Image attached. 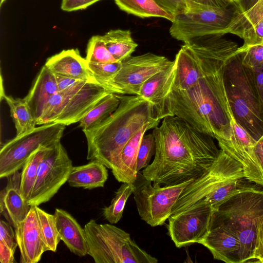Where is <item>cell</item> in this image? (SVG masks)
I'll return each instance as SVG.
<instances>
[{
    "instance_id": "cell-1",
    "label": "cell",
    "mask_w": 263,
    "mask_h": 263,
    "mask_svg": "<svg viewBox=\"0 0 263 263\" xmlns=\"http://www.w3.org/2000/svg\"><path fill=\"white\" fill-rule=\"evenodd\" d=\"M152 133L155 157L141 173L155 184L174 185L200 177L211 168L221 152L212 137L177 116L164 118Z\"/></svg>"
},
{
    "instance_id": "cell-2",
    "label": "cell",
    "mask_w": 263,
    "mask_h": 263,
    "mask_svg": "<svg viewBox=\"0 0 263 263\" xmlns=\"http://www.w3.org/2000/svg\"><path fill=\"white\" fill-rule=\"evenodd\" d=\"M223 68L202 77L187 89L171 90L166 100V117H180L216 140L230 139L232 118L223 84Z\"/></svg>"
},
{
    "instance_id": "cell-3",
    "label": "cell",
    "mask_w": 263,
    "mask_h": 263,
    "mask_svg": "<svg viewBox=\"0 0 263 263\" xmlns=\"http://www.w3.org/2000/svg\"><path fill=\"white\" fill-rule=\"evenodd\" d=\"M117 96V109L95 127L83 130L87 142V159L98 160L111 169L126 143L144 125L160 120L151 103L137 95Z\"/></svg>"
},
{
    "instance_id": "cell-4",
    "label": "cell",
    "mask_w": 263,
    "mask_h": 263,
    "mask_svg": "<svg viewBox=\"0 0 263 263\" xmlns=\"http://www.w3.org/2000/svg\"><path fill=\"white\" fill-rule=\"evenodd\" d=\"M223 81L232 118L257 141L263 135V105L253 70L236 51L224 66Z\"/></svg>"
},
{
    "instance_id": "cell-5",
    "label": "cell",
    "mask_w": 263,
    "mask_h": 263,
    "mask_svg": "<svg viewBox=\"0 0 263 263\" xmlns=\"http://www.w3.org/2000/svg\"><path fill=\"white\" fill-rule=\"evenodd\" d=\"M223 35L192 40L176 55L175 77L171 90L186 89L199 79L222 68L237 50V44Z\"/></svg>"
},
{
    "instance_id": "cell-6",
    "label": "cell",
    "mask_w": 263,
    "mask_h": 263,
    "mask_svg": "<svg viewBox=\"0 0 263 263\" xmlns=\"http://www.w3.org/2000/svg\"><path fill=\"white\" fill-rule=\"evenodd\" d=\"M258 186L229 197L214 210L210 222L227 226L238 235L241 263L254 261L258 223L263 216V190Z\"/></svg>"
},
{
    "instance_id": "cell-7",
    "label": "cell",
    "mask_w": 263,
    "mask_h": 263,
    "mask_svg": "<svg viewBox=\"0 0 263 263\" xmlns=\"http://www.w3.org/2000/svg\"><path fill=\"white\" fill-rule=\"evenodd\" d=\"M87 254L96 263H156L124 230L91 219L84 226Z\"/></svg>"
},
{
    "instance_id": "cell-8",
    "label": "cell",
    "mask_w": 263,
    "mask_h": 263,
    "mask_svg": "<svg viewBox=\"0 0 263 263\" xmlns=\"http://www.w3.org/2000/svg\"><path fill=\"white\" fill-rule=\"evenodd\" d=\"M185 11L174 16L170 33L184 43L213 35H223L235 14L240 10L233 5L225 8L214 7L187 1Z\"/></svg>"
},
{
    "instance_id": "cell-9",
    "label": "cell",
    "mask_w": 263,
    "mask_h": 263,
    "mask_svg": "<svg viewBox=\"0 0 263 263\" xmlns=\"http://www.w3.org/2000/svg\"><path fill=\"white\" fill-rule=\"evenodd\" d=\"M96 81H90L72 90L54 95L48 102L37 125L52 123L69 125L80 122L109 93Z\"/></svg>"
},
{
    "instance_id": "cell-10",
    "label": "cell",
    "mask_w": 263,
    "mask_h": 263,
    "mask_svg": "<svg viewBox=\"0 0 263 263\" xmlns=\"http://www.w3.org/2000/svg\"><path fill=\"white\" fill-rule=\"evenodd\" d=\"M194 179L177 184L164 185L152 184L138 172L134 185V198L142 220L152 227L163 224L183 190Z\"/></svg>"
},
{
    "instance_id": "cell-11",
    "label": "cell",
    "mask_w": 263,
    "mask_h": 263,
    "mask_svg": "<svg viewBox=\"0 0 263 263\" xmlns=\"http://www.w3.org/2000/svg\"><path fill=\"white\" fill-rule=\"evenodd\" d=\"M65 126L55 123L42 124L1 146L0 178L22 169L30 156L40 147H50L60 141Z\"/></svg>"
},
{
    "instance_id": "cell-12",
    "label": "cell",
    "mask_w": 263,
    "mask_h": 263,
    "mask_svg": "<svg viewBox=\"0 0 263 263\" xmlns=\"http://www.w3.org/2000/svg\"><path fill=\"white\" fill-rule=\"evenodd\" d=\"M72 167L65 148L60 141L58 142L39 164L28 204L39 206L49 201L68 181Z\"/></svg>"
},
{
    "instance_id": "cell-13",
    "label": "cell",
    "mask_w": 263,
    "mask_h": 263,
    "mask_svg": "<svg viewBox=\"0 0 263 263\" xmlns=\"http://www.w3.org/2000/svg\"><path fill=\"white\" fill-rule=\"evenodd\" d=\"M241 172H243L241 165L221 149L211 168L200 177L194 179L183 190L171 215L203 203L225 180Z\"/></svg>"
},
{
    "instance_id": "cell-14",
    "label": "cell",
    "mask_w": 263,
    "mask_h": 263,
    "mask_svg": "<svg viewBox=\"0 0 263 263\" xmlns=\"http://www.w3.org/2000/svg\"><path fill=\"white\" fill-rule=\"evenodd\" d=\"M172 62L165 57L150 52L130 56L121 62L119 70L104 87L115 94L139 96L144 82Z\"/></svg>"
},
{
    "instance_id": "cell-15",
    "label": "cell",
    "mask_w": 263,
    "mask_h": 263,
    "mask_svg": "<svg viewBox=\"0 0 263 263\" xmlns=\"http://www.w3.org/2000/svg\"><path fill=\"white\" fill-rule=\"evenodd\" d=\"M214 209L203 204L190 207L171 215L168 219V233L176 247L197 243L209 231Z\"/></svg>"
},
{
    "instance_id": "cell-16",
    "label": "cell",
    "mask_w": 263,
    "mask_h": 263,
    "mask_svg": "<svg viewBox=\"0 0 263 263\" xmlns=\"http://www.w3.org/2000/svg\"><path fill=\"white\" fill-rule=\"evenodd\" d=\"M231 125L230 139L217 140L220 149L241 165L248 180L263 187V179L253 152L257 141L233 118Z\"/></svg>"
},
{
    "instance_id": "cell-17",
    "label": "cell",
    "mask_w": 263,
    "mask_h": 263,
    "mask_svg": "<svg viewBox=\"0 0 263 263\" xmlns=\"http://www.w3.org/2000/svg\"><path fill=\"white\" fill-rule=\"evenodd\" d=\"M21 263H37L47 251L40 231L36 206H31L26 218L14 228Z\"/></svg>"
},
{
    "instance_id": "cell-18",
    "label": "cell",
    "mask_w": 263,
    "mask_h": 263,
    "mask_svg": "<svg viewBox=\"0 0 263 263\" xmlns=\"http://www.w3.org/2000/svg\"><path fill=\"white\" fill-rule=\"evenodd\" d=\"M197 243L206 248L215 259L226 263H241L239 237L227 226L210 224L208 232Z\"/></svg>"
},
{
    "instance_id": "cell-19",
    "label": "cell",
    "mask_w": 263,
    "mask_h": 263,
    "mask_svg": "<svg viewBox=\"0 0 263 263\" xmlns=\"http://www.w3.org/2000/svg\"><path fill=\"white\" fill-rule=\"evenodd\" d=\"M175 63L148 79L140 88L139 96L152 105L156 118L166 117V100L171 91L175 77Z\"/></svg>"
},
{
    "instance_id": "cell-20",
    "label": "cell",
    "mask_w": 263,
    "mask_h": 263,
    "mask_svg": "<svg viewBox=\"0 0 263 263\" xmlns=\"http://www.w3.org/2000/svg\"><path fill=\"white\" fill-rule=\"evenodd\" d=\"M21 175L17 171L7 177L6 185L0 192V214L13 228L26 218L31 206L22 195Z\"/></svg>"
},
{
    "instance_id": "cell-21",
    "label": "cell",
    "mask_w": 263,
    "mask_h": 263,
    "mask_svg": "<svg viewBox=\"0 0 263 263\" xmlns=\"http://www.w3.org/2000/svg\"><path fill=\"white\" fill-rule=\"evenodd\" d=\"M160 121L146 124L124 145L117 162L111 169L117 181L122 183H133L135 181L138 172L137 155L141 140L147 130L158 126Z\"/></svg>"
},
{
    "instance_id": "cell-22",
    "label": "cell",
    "mask_w": 263,
    "mask_h": 263,
    "mask_svg": "<svg viewBox=\"0 0 263 263\" xmlns=\"http://www.w3.org/2000/svg\"><path fill=\"white\" fill-rule=\"evenodd\" d=\"M55 75L84 80H96L85 58L77 49L63 50L48 58L44 65Z\"/></svg>"
},
{
    "instance_id": "cell-23",
    "label": "cell",
    "mask_w": 263,
    "mask_h": 263,
    "mask_svg": "<svg viewBox=\"0 0 263 263\" xmlns=\"http://www.w3.org/2000/svg\"><path fill=\"white\" fill-rule=\"evenodd\" d=\"M58 92L56 76L44 65L28 93L24 98L34 116L36 124L48 102Z\"/></svg>"
},
{
    "instance_id": "cell-24",
    "label": "cell",
    "mask_w": 263,
    "mask_h": 263,
    "mask_svg": "<svg viewBox=\"0 0 263 263\" xmlns=\"http://www.w3.org/2000/svg\"><path fill=\"white\" fill-rule=\"evenodd\" d=\"M54 215L61 240L74 254L82 257L87 254L84 228L68 212L55 209Z\"/></svg>"
},
{
    "instance_id": "cell-25",
    "label": "cell",
    "mask_w": 263,
    "mask_h": 263,
    "mask_svg": "<svg viewBox=\"0 0 263 263\" xmlns=\"http://www.w3.org/2000/svg\"><path fill=\"white\" fill-rule=\"evenodd\" d=\"M107 167L98 160H91L88 163L73 166L68 182L72 187L91 190L103 187L108 178Z\"/></svg>"
},
{
    "instance_id": "cell-26",
    "label": "cell",
    "mask_w": 263,
    "mask_h": 263,
    "mask_svg": "<svg viewBox=\"0 0 263 263\" xmlns=\"http://www.w3.org/2000/svg\"><path fill=\"white\" fill-rule=\"evenodd\" d=\"M103 36L107 48L118 62L130 57L138 46L129 30H111Z\"/></svg>"
},
{
    "instance_id": "cell-27",
    "label": "cell",
    "mask_w": 263,
    "mask_h": 263,
    "mask_svg": "<svg viewBox=\"0 0 263 263\" xmlns=\"http://www.w3.org/2000/svg\"><path fill=\"white\" fill-rule=\"evenodd\" d=\"M3 98L9 107L10 116L16 129V137L32 131L36 127V122L26 100L5 94Z\"/></svg>"
},
{
    "instance_id": "cell-28",
    "label": "cell",
    "mask_w": 263,
    "mask_h": 263,
    "mask_svg": "<svg viewBox=\"0 0 263 263\" xmlns=\"http://www.w3.org/2000/svg\"><path fill=\"white\" fill-rule=\"evenodd\" d=\"M119 8L141 18L161 17L171 22L174 16L160 6L155 0H114Z\"/></svg>"
},
{
    "instance_id": "cell-29",
    "label": "cell",
    "mask_w": 263,
    "mask_h": 263,
    "mask_svg": "<svg viewBox=\"0 0 263 263\" xmlns=\"http://www.w3.org/2000/svg\"><path fill=\"white\" fill-rule=\"evenodd\" d=\"M119 104L117 94L108 93L81 119L79 127L82 131L95 127L115 111Z\"/></svg>"
},
{
    "instance_id": "cell-30",
    "label": "cell",
    "mask_w": 263,
    "mask_h": 263,
    "mask_svg": "<svg viewBox=\"0 0 263 263\" xmlns=\"http://www.w3.org/2000/svg\"><path fill=\"white\" fill-rule=\"evenodd\" d=\"M52 146L39 148L30 156L22 167L20 190L23 198L27 203L35 181L39 164Z\"/></svg>"
},
{
    "instance_id": "cell-31",
    "label": "cell",
    "mask_w": 263,
    "mask_h": 263,
    "mask_svg": "<svg viewBox=\"0 0 263 263\" xmlns=\"http://www.w3.org/2000/svg\"><path fill=\"white\" fill-rule=\"evenodd\" d=\"M133 183H123L117 191L110 205L103 209V215L111 224L118 223L121 219L126 201L133 193Z\"/></svg>"
},
{
    "instance_id": "cell-32",
    "label": "cell",
    "mask_w": 263,
    "mask_h": 263,
    "mask_svg": "<svg viewBox=\"0 0 263 263\" xmlns=\"http://www.w3.org/2000/svg\"><path fill=\"white\" fill-rule=\"evenodd\" d=\"M41 233L48 251L55 252L61 240L54 214L36 206Z\"/></svg>"
},
{
    "instance_id": "cell-33",
    "label": "cell",
    "mask_w": 263,
    "mask_h": 263,
    "mask_svg": "<svg viewBox=\"0 0 263 263\" xmlns=\"http://www.w3.org/2000/svg\"><path fill=\"white\" fill-rule=\"evenodd\" d=\"M86 60L91 63H108L118 62L107 48L103 35H95L87 44Z\"/></svg>"
},
{
    "instance_id": "cell-34",
    "label": "cell",
    "mask_w": 263,
    "mask_h": 263,
    "mask_svg": "<svg viewBox=\"0 0 263 263\" xmlns=\"http://www.w3.org/2000/svg\"><path fill=\"white\" fill-rule=\"evenodd\" d=\"M236 52L240 55L242 63L253 69L263 64V41L253 45H242Z\"/></svg>"
},
{
    "instance_id": "cell-35",
    "label": "cell",
    "mask_w": 263,
    "mask_h": 263,
    "mask_svg": "<svg viewBox=\"0 0 263 263\" xmlns=\"http://www.w3.org/2000/svg\"><path fill=\"white\" fill-rule=\"evenodd\" d=\"M88 67L96 81L104 85L118 72L121 66V62L108 63H91L87 62Z\"/></svg>"
},
{
    "instance_id": "cell-36",
    "label": "cell",
    "mask_w": 263,
    "mask_h": 263,
    "mask_svg": "<svg viewBox=\"0 0 263 263\" xmlns=\"http://www.w3.org/2000/svg\"><path fill=\"white\" fill-rule=\"evenodd\" d=\"M155 140L152 134L144 135L139 148L137 159V170L139 172L148 165L151 158L155 153Z\"/></svg>"
},
{
    "instance_id": "cell-37",
    "label": "cell",
    "mask_w": 263,
    "mask_h": 263,
    "mask_svg": "<svg viewBox=\"0 0 263 263\" xmlns=\"http://www.w3.org/2000/svg\"><path fill=\"white\" fill-rule=\"evenodd\" d=\"M8 222L3 220L0 221V241H3L14 252L15 251L17 243L14 230Z\"/></svg>"
},
{
    "instance_id": "cell-38",
    "label": "cell",
    "mask_w": 263,
    "mask_h": 263,
    "mask_svg": "<svg viewBox=\"0 0 263 263\" xmlns=\"http://www.w3.org/2000/svg\"><path fill=\"white\" fill-rule=\"evenodd\" d=\"M58 87V92H63L74 90L84 85L90 81L76 79L69 77L55 75Z\"/></svg>"
},
{
    "instance_id": "cell-39",
    "label": "cell",
    "mask_w": 263,
    "mask_h": 263,
    "mask_svg": "<svg viewBox=\"0 0 263 263\" xmlns=\"http://www.w3.org/2000/svg\"><path fill=\"white\" fill-rule=\"evenodd\" d=\"M163 9L174 16L186 11V0H155Z\"/></svg>"
},
{
    "instance_id": "cell-40",
    "label": "cell",
    "mask_w": 263,
    "mask_h": 263,
    "mask_svg": "<svg viewBox=\"0 0 263 263\" xmlns=\"http://www.w3.org/2000/svg\"><path fill=\"white\" fill-rule=\"evenodd\" d=\"M100 0H63L61 9L66 11L84 9Z\"/></svg>"
},
{
    "instance_id": "cell-41",
    "label": "cell",
    "mask_w": 263,
    "mask_h": 263,
    "mask_svg": "<svg viewBox=\"0 0 263 263\" xmlns=\"http://www.w3.org/2000/svg\"><path fill=\"white\" fill-rule=\"evenodd\" d=\"M254 261L263 263V216L258 223Z\"/></svg>"
},
{
    "instance_id": "cell-42",
    "label": "cell",
    "mask_w": 263,
    "mask_h": 263,
    "mask_svg": "<svg viewBox=\"0 0 263 263\" xmlns=\"http://www.w3.org/2000/svg\"><path fill=\"white\" fill-rule=\"evenodd\" d=\"M256 87L263 105V64L252 69Z\"/></svg>"
},
{
    "instance_id": "cell-43",
    "label": "cell",
    "mask_w": 263,
    "mask_h": 263,
    "mask_svg": "<svg viewBox=\"0 0 263 263\" xmlns=\"http://www.w3.org/2000/svg\"><path fill=\"white\" fill-rule=\"evenodd\" d=\"M255 161L263 179V135L256 142L253 148Z\"/></svg>"
},
{
    "instance_id": "cell-44",
    "label": "cell",
    "mask_w": 263,
    "mask_h": 263,
    "mask_svg": "<svg viewBox=\"0 0 263 263\" xmlns=\"http://www.w3.org/2000/svg\"><path fill=\"white\" fill-rule=\"evenodd\" d=\"M14 252L4 242L0 241V262L1 263L16 262L14 256Z\"/></svg>"
},
{
    "instance_id": "cell-45",
    "label": "cell",
    "mask_w": 263,
    "mask_h": 263,
    "mask_svg": "<svg viewBox=\"0 0 263 263\" xmlns=\"http://www.w3.org/2000/svg\"><path fill=\"white\" fill-rule=\"evenodd\" d=\"M201 5L220 8H227L234 3L233 0H187Z\"/></svg>"
},
{
    "instance_id": "cell-46",
    "label": "cell",
    "mask_w": 263,
    "mask_h": 263,
    "mask_svg": "<svg viewBox=\"0 0 263 263\" xmlns=\"http://www.w3.org/2000/svg\"><path fill=\"white\" fill-rule=\"evenodd\" d=\"M241 12L246 11L252 7L257 0H233Z\"/></svg>"
},
{
    "instance_id": "cell-47",
    "label": "cell",
    "mask_w": 263,
    "mask_h": 263,
    "mask_svg": "<svg viewBox=\"0 0 263 263\" xmlns=\"http://www.w3.org/2000/svg\"><path fill=\"white\" fill-rule=\"evenodd\" d=\"M5 1V0H0V5L1 6L2 5L3 3Z\"/></svg>"
}]
</instances>
